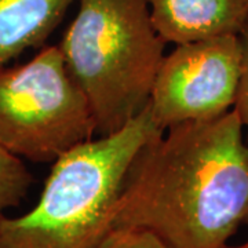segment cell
Segmentation results:
<instances>
[{"mask_svg": "<svg viewBox=\"0 0 248 248\" xmlns=\"http://www.w3.org/2000/svg\"><path fill=\"white\" fill-rule=\"evenodd\" d=\"M228 248H248V241H246L244 244H241V246H237V247H228Z\"/></svg>", "mask_w": 248, "mask_h": 248, "instance_id": "cell-11", "label": "cell"}, {"mask_svg": "<svg viewBox=\"0 0 248 248\" xmlns=\"http://www.w3.org/2000/svg\"><path fill=\"white\" fill-rule=\"evenodd\" d=\"M166 45L146 0H79L58 48L99 135L120 130L148 105Z\"/></svg>", "mask_w": 248, "mask_h": 248, "instance_id": "cell-3", "label": "cell"}, {"mask_svg": "<svg viewBox=\"0 0 248 248\" xmlns=\"http://www.w3.org/2000/svg\"><path fill=\"white\" fill-rule=\"evenodd\" d=\"M152 24L166 43L182 45L239 35L248 22V0H146Z\"/></svg>", "mask_w": 248, "mask_h": 248, "instance_id": "cell-6", "label": "cell"}, {"mask_svg": "<svg viewBox=\"0 0 248 248\" xmlns=\"http://www.w3.org/2000/svg\"><path fill=\"white\" fill-rule=\"evenodd\" d=\"M33 184L24 160L0 146V226L10 208L18 207Z\"/></svg>", "mask_w": 248, "mask_h": 248, "instance_id": "cell-8", "label": "cell"}, {"mask_svg": "<svg viewBox=\"0 0 248 248\" xmlns=\"http://www.w3.org/2000/svg\"><path fill=\"white\" fill-rule=\"evenodd\" d=\"M241 46V72H240L239 89L233 109L241 120L248 135V22L239 33Z\"/></svg>", "mask_w": 248, "mask_h": 248, "instance_id": "cell-10", "label": "cell"}, {"mask_svg": "<svg viewBox=\"0 0 248 248\" xmlns=\"http://www.w3.org/2000/svg\"><path fill=\"white\" fill-rule=\"evenodd\" d=\"M97 248H169L148 229L115 226L105 234Z\"/></svg>", "mask_w": 248, "mask_h": 248, "instance_id": "cell-9", "label": "cell"}, {"mask_svg": "<svg viewBox=\"0 0 248 248\" xmlns=\"http://www.w3.org/2000/svg\"><path fill=\"white\" fill-rule=\"evenodd\" d=\"M149 105L115 133L81 142L53 161L42 196L0 226V248H97L135 155L153 134Z\"/></svg>", "mask_w": 248, "mask_h": 248, "instance_id": "cell-2", "label": "cell"}, {"mask_svg": "<svg viewBox=\"0 0 248 248\" xmlns=\"http://www.w3.org/2000/svg\"><path fill=\"white\" fill-rule=\"evenodd\" d=\"M244 223L248 225V211H247V215H246V219H244Z\"/></svg>", "mask_w": 248, "mask_h": 248, "instance_id": "cell-12", "label": "cell"}, {"mask_svg": "<svg viewBox=\"0 0 248 248\" xmlns=\"http://www.w3.org/2000/svg\"><path fill=\"white\" fill-rule=\"evenodd\" d=\"M75 0H0V66L40 47Z\"/></svg>", "mask_w": 248, "mask_h": 248, "instance_id": "cell-7", "label": "cell"}, {"mask_svg": "<svg viewBox=\"0 0 248 248\" xmlns=\"http://www.w3.org/2000/svg\"><path fill=\"white\" fill-rule=\"evenodd\" d=\"M248 211V143L234 109L153 134L135 155L113 225L169 248H228Z\"/></svg>", "mask_w": 248, "mask_h": 248, "instance_id": "cell-1", "label": "cell"}, {"mask_svg": "<svg viewBox=\"0 0 248 248\" xmlns=\"http://www.w3.org/2000/svg\"><path fill=\"white\" fill-rule=\"evenodd\" d=\"M241 72L239 35L175 45L163 58L149 97L160 130L210 120L234 107Z\"/></svg>", "mask_w": 248, "mask_h": 248, "instance_id": "cell-5", "label": "cell"}, {"mask_svg": "<svg viewBox=\"0 0 248 248\" xmlns=\"http://www.w3.org/2000/svg\"><path fill=\"white\" fill-rule=\"evenodd\" d=\"M97 125L58 46L0 66V146L21 159L54 161L94 138Z\"/></svg>", "mask_w": 248, "mask_h": 248, "instance_id": "cell-4", "label": "cell"}]
</instances>
